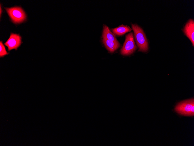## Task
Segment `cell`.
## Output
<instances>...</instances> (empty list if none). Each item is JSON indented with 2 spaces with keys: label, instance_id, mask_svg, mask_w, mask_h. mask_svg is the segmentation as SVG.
<instances>
[{
  "label": "cell",
  "instance_id": "cell-1",
  "mask_svg": "<svg viewBox=\"0 0 194 146\" xmlns=\"http://www.w3.org/2000/svg\"><path fill=\"white\" fill-rule=\"evenodd\" d=\"M134 31V38L139 51L146 52L148 49V44L146 36L142 29L138 25L131 24Z\"/></svg>",
  "mask_w": 194,
  "mask_h": 146
},
{
  "label": "cell",
  "instance_id": "cell-7",
  "mask_svg": "<svg viewBox=\"0 0 194 146\" xmlns=\"http://www.w3.org/2000/svg\"><path fill=\"white\" fill-rule=\"evenodd\" d=\"M103 42L107 50L111 52H114L120 46V44L118 42H114L103 38Z\"/></svg>",
  "mask_w": 194,
  "mask_h": 146
},
{
  "label": "cell",
  "instance_id": "cell-11",
  "mask_svg": "<svg viewBox=\"0 0 194 146\" xmlns=\"http://www.w3.org/2000/svg\"><path fill=\"white\" fill-rule=\"evenodd\" d=\"M1 5H0V15H1Z\"/></svg>",
  "mask_w": 194,
  "mask_h": 146
},
{
  "label": "cell",
  "instance_id": "cell-9",
  "mask_svg": "<svg viewBox=\"0 0 194 146\" xmlns=\"http://www.w3.org/2000/svg\"><path fill=\"white\" fill-rule=\"evenodd\" d=\"M132 30L129 26L122 24L117 27L112 29V31L114 34L120 36Z\"/></svg>",
  "mask_w": 194,
  "mask_h": 146
},
{
  "label": "cell",
  "instance_id": "cell-6",
  "mask_svg": "<svg viewBox=\"0 0 194 146\" xmlns=\"http://www.w3.org/2000/svg\"><path fill=\"white\" fill-rule=\"evenodd\" d=\"M185 35L191 42L193 46L194 45V21L190 19L186 24L183 30Z\"/></svg>",
  "mask_w": 194,
  "mask_h": 146
},
{
  "label": "cell",
  "instance_id": "cell-5",
  "mask_svg": "<svg viewBox=\"0 0 194 146\" xmlns=\"http://www.w3.org/2000/svg\"><path fill=\"white\" fill-rule=\"evenodd\" d=\"M21 43V37L19 34L11 33L10 37L4 45L8 48V50H17Z\"/></svg>",
  "mask_w": 194,
  "mask_h": 146
},
{
  "label": "cell",
  "instance_id": "cell-10",
  "mask_svg": "<svg viewBox=\"0 0 194 146\" xmlns=\"http://www.w3.org/2000/svg\"><path fill=\"white\" fill-rule=\"evenodd\" d=\"M6 50L5 47L2 43V41L0 42V57H3L6 55L8 54Z\"/></svg>",
  "mask_w": 194,
  "mask_h": 146
},
{
  "label": "cell",
  "instance_id": "cell-4",
  "mask_svg": "<svg viewBox=\"0 0 194 146\" xmlns=\"http://www.w3.org/2000/svg\"><path fill=\"white\" fill-rule=\"evenodd\" d=\"M12 20L15 23L23 22L26 19L25 13L22 8L19 7L5 8Z\"/></svg>",
  "mask_w": 194,
  "mask_h": 146
},
{
  "label": "cell",
  "instance_id": "cell-2",
  "mask_svg": "<svg viewBox=\"0 0 194 146\" xmlns=\"http://www.w3.org/2000/svg\"><path fill=\"white\" fill-rule=\"evenodd\" d=\"M175 110L179 114L185 116L194 115V100L191 98L181 101L175 106Z\"/></svg>",
  "mask_w": 194,
  "mask_h": 146
},
{
  "label": "cell",
  "instance_id": "cell-3",
  "mask_svg": "<svg viewBox=\"0 0 194 146\" xmlns=\"http://www.w3.org/2000/svg\"><path fill=\"white\" fill-rule=\"evenodd\" d=\"M134 41L132 32L126 35L123 46L121 50V53L123 55H129L132 54L137 49Z\"/></svg>",
  "mask_w": 194,
  "mask_h": 146
},
{
  "label": "cell",
  "instance_id": "cell-8",
  "mask_svg": "<svg viewBox=\"0 0 194 146\" xmlns=\"http://www.w3.org/2000/svg\"><path fill=\"white\" fill-rule=\"evenodd\" d=\"M102 37L103 38H105L114 42H118L114 34L112 33L107 26L105 25L103 27Z\"/></svg>",
  "mask_w": 194,
  "mask_h": 146
}]
</instances>
